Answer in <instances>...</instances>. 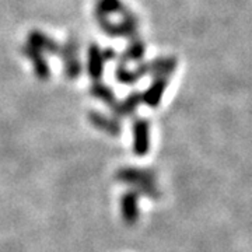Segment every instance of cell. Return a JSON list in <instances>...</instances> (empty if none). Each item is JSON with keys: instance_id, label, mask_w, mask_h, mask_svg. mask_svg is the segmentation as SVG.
<instances>
[{"instance_id": "10", "label": "cell", "mask_w": 252, "mask_h": 252, "mask_svg": "<svg viewBox=\"0 0 252 252\" xmlns=\"http://www.w3.org/2000/svg\"><path fill=\"white\" fill-rule=\"evenodd\" d=\"M142 104V94L139 91H133L130 93L126 98L122 101H118L111 107V112H112V117L115 118H127L132 117L135 114L139 105Z\"/></svg>"}, {"instance_id": "5", "label": "cell", "mask_w": 252, "mask_h": 252, "mask_svg": "<svg viewBox=\"0 0 252 252\" xmlns=\"http://www.w3.org/2000/svg\"><path fill=\"white\" fill-rule=\"evenodd\" d=\"M133 133V153L144 157L150 152V124L144 118H136L132 124Z\"/></svg>"}, {"instance_id": "7", "label": "cell", "mask_w": 252, "mask_h": 252, "mask_svg": "<svg viewBox=\"0 0 252 252\" xmlns=\"http://www.w3.org/2000/svg\"><path fill=\"white\" fill-rule=\"evenodd\" d=\"M89 121L91 126H94L95 129L107 133L108 136H119L122 132V126L119 124L118 118L108 117L98 111H90Z\"/></svg>"}, {"instance_id": "11", "label": "cell", "mask_w": 252, "mask_h": 252, "mask_svg": "<svg viewBox=\"0 0 252 252\" xmlns=\"http://www.w3.org/2000/svg\"><path fill=\"white\" fill-rule=\"evenodd\" d=\"M104 66H105V58L102 54V49L97 44H91L87 52V72L93 81L101 80L104 74Z\"/></svg>"}, {"instance_id": "6", "label": "cell", "mask_w": 252, "mask_h": 252, "mask_svg": "<svg viewBox=\"0 0 252 252\" xmlns=\"http://www.w3.org/2000/svg\"><path fill=\"white\" fill-rule=\"evenodd\" d=\"M21 54L32 63L34 73H35V76L39 80L44 81L49 79V76H51L49 63H48L42 52H39L38 49H35L34 46H31L30 44H26V45L21 46Z\"/></svg>"}, {"instance_id": "3", "label": "cell", "mask_w": 252, "mask_h": 252, "mask_svg": "<svg viewBox=\"0 0 252 252\" xmlns=\"http://www.w3.org/2000/svg\"><path fill=\"white\" fill-rule=\"evenodd\" d=\"M177 69V59L172 56H160L153 61H149L146 63H139L137 67H135L136 73L142 79L144 76H152V77H168Z\"/></svg>"}, {"instance_id": "1", "label": "cell", "mask_w": 252, "mask_h": 252, "mask_svg": "<svg viewBox=\"0 0 252 252\" xmlns=\"http://www.w3.org/2000/svg\"><path fill=\"white\" fill-rule=\"evenodd\" d=\"M115 178L118 182L127 185L139 195H143L150 199H157L160 196L157 178L152 170L139 168V167H122L117 171Z\"/></svg>"}, {"instance_id": "12", "label": "cell", "mask_w": 252, "mask_h": 252, "mask_svg": "<svg viewBox=\"0 0 252 252\" xmlns=\"http://www.w3.org/2000/svg\"><path fill=\"white\" fill-rule=\"evenodd\" d=\"M146 54V44L139 38L135 36L129 39V45L126 46L125 52L119 58V62L129 63V62H140Z\"/></svg>"}, {"instance_id": "9", "label": "cell", "mask_w": 252, "mask_h": 252, "mask_svg": "<svg viewBox=\"0 0 252 252\" xmlns=\"http://www.w3.org/2000/svg\"><path fill=\"white\" fill-rule=\"evenodd\" d=\"M168 81H170L168 77H154L152 84L142 94V104H146L150 108L158 107L160 102H161L162 95L165 93Z\"/></svg>"}, {"instance_id": "4", "label": "cell", "mask_w": 252, "mask_h": 252, "mask_svg": "<svg viewBox=\"0 0 252 252\" xmlns=\"http://www.w3.org/2000/svg\"><path fill=\"white\" fill-rule=\"evenodd\" d=\"M140 195L129 189L119 199V212L121 217L127 225H135L140 217Z\"/></svg>"}, {"instance_id": "8", "label": "cell", "mask_w": 252, "mask_h": 252, "mask_svg": "<svg viewBox=\"0 0 252 252\" xmlns=\"http://www.w3.org/2000/svg\"><path fill=\"white\" fill-rule=\"evenodd\" d=\"M27 44L34 46L35 49H38L42 54L59 55V52H61V44L56 42L52 36L44 34L42 31H38V30L30 31L27 36Z\"/></svg>"}, {"instance_id": "15", "label": "cell", "mask_w": 252, "mask_h": 252, "mask_svg": "<svg viewBox=\"0 0 252 252\" xmlns=\"http://www.w3.org/2000/svg\"><path fill=\"white\" fill-rule=\"evenodd\" d=\"M125 4L121 0H98L95 4V14H102V16H111L115 13H121Z\"/></svg>"}, {"instance_id": "2", "label": "cell", "mask_w": 252, "mask_h": 252, "mask_svg": "<svg viewBox=\"0 0 252 252\" xmlns=\"http://www.w3.org/2000/svg\"><path fill=\"white\" fill-rule=\"evenodd\" d=\"M79 51H80V44L74 36L67 38L66 42L61 45L59 56L63 62V73L69 80H76L83 70Z\"/></svg>"}, {"instance_id": "13", "label": "cell", "mask_w": 252, "mask_h": 252, "mask_svg": "<svg viewBox=\"0 0 252 252\" xmlns=\"http://www.w3.org/2000/svg\"><path fill=\"white\" fill-rule=\"evenodd\" d=\"M89 93L91 94V97L99 99L101 102H104L105 105H108L109 108L117 102V95L114 90L109 87L108 84L102 83L101 80L93 81V84L89 89Z\"/></svg>"}, {"instance_id": "14", "label": "cell", "mask_w": 252, "mask_h": 252, "mask_svg": "<svg viewBox=\"0 0 252 252\" xmlns=\"http://www.w3.org/2000/svg\"><path fill=\"white\" fill-rule=\"evenodd\" d=\"M115 79H117L118 83L126 84V86H132V84H135L140 80V77L136 73L135 69L133 70L129 69L127 63L124 62H118L117 67H115Z\"/></svg>"}]
</instances>
